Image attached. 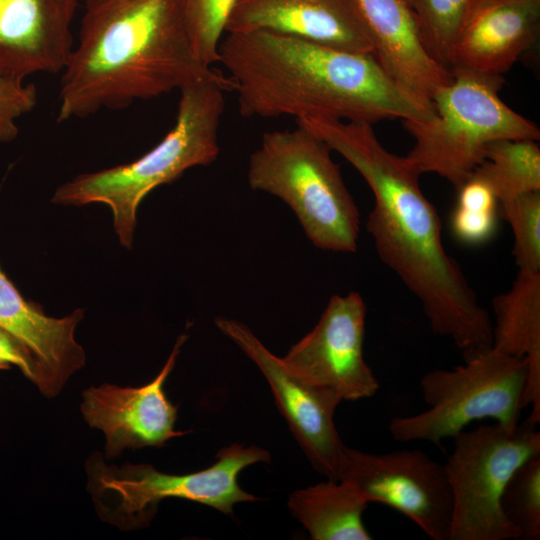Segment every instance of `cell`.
Here are the masks:
<instances>
[{
    "instance_id": "5b68a950",
    "label": "cell",
    "mask_w": 540,
    "mask_h": 540,
    "mask_svg": "<svg viewBox=\"0 0 540 540\" xmlns=\"http://www.w3.org/2000/svg\"><path fill=\"white\" fill-rule=\"evenodd\" d=\"M450 71L452 80L432 97L434 116L428 121L403 120L414 138L404 157L419 175L435 173L457 189L483 163L490 143L538 141L540 130L502 101V75L463 66Z\"/></svg>"
},
{
    "instance_id": "484cf974",
    "label": "cell",
    "mask_w": 540,
    "mask_h": 540,
    "mask_svg": "<svg viewBox=\"0 0 540 540\" xmlns=\"http://www.w3.org/2000/svg\"><path fill=\"white\" fill-rule=\"evenodd\" d=\"M499 214L511 227L518 269L540 271V191L499 203Z\"/></svg>"
},
{
    "instance_id": "4316f807",
    "label": "cell",
    "mask_w": 540,
    "mask_h": 540,
    "mask_svg": "<svg viewBox=\"0 0 540 540\" xmlns=\"http://www.w3.org/2000/svg\"><path fill=\"white\" fill-rule=\"evenodd\" d=\"M37 98L33 83L0 77V144L17 137V120L34 109Z\"/></svg>"
},
{
    "instance_id": "f1b7e54d",
    "label": "cell",
    "mask_w": 540,
    "mask_h": 540,
    "mask_svg": "<svg viewBox=\"0 0 540 540\" xmlns=\"http://www.w3.org/2000/svg\"><path fill=\"white\" fill-rule=\"evenodd\" d=\"M11 366L3 361L0 360V370H7L10 369Z\"/></svg>"
},
{
    "instance_id": "44dd1931",
    "label": "cell",
    "mask_w": 540,
    "mask_h": 540,
    "mask_svg": "<svg viewBox=\"0 0 540 540\" xmlns=\"http://www.w3.org/2000/svg\"><path fill=\"white\" fill-rule=\"evenodd\" d=\"M492 187L498 202L540 191V147L536 140L503 139L487 146L475 169Z\"/></svg>"
},
{
    "instance_id": "2e32d148",
    "label": "cell",
    "mask_w": 540,
    "mask_h": 540,
    "mask_svg": "<svg viewBox=\"0 0 540 540\" xmlns=\"http://www.w3.org/2000/svg\"><path fill=\"white\" fill-rule=\"evenodd\" d=\"M540 3L471 0L455 41L450 68L502 75L536 42Z\"/></svg>"
},
{
    "instance_id": "5bb4252c",
    "label": "cell",
    "mask_w": 540,
    "mask_h": 540,
    "mask_svg": "<svg viewBox=\"0 0 540 540\" xmlns=\"http://www.w3.org/2000/svg\"><path fill=\"white\" fill-rule=\"evenodd\" d=\"M79 0H0V77L62 72L74 48Z\"/></svg>"
},
{
    "instance_id": "7402d4cb",
    "label": "cell",
    "mask_w": 540,
    "mask_h": 540,
    "mask_svg": "<svg viewBox=\"0 0 540 540\" xmlns=\"http://www.w3.org/2000/svg\"><path fill=\"white\" fill-rule=\"evenodd\" d=\"M457 190L450 216V229L459 242L477 246L491 240L497 231L499 202L490 184L475 171Z\"/></svg>"
},
{
    "instance_id": "ba28073f",
    "label": "cell",
    "mask_w": 540,
    "mask_h": 540,
    "mask_svg": "<svg viewBox=\"0 0 540 540\" xmlns=\"http://www.w3.org/2000/svg\"><path fill=\"white\" fill-rule=\"evenodd\" d=\"M538 424L481 425L453 437L444 463L453 497L448 540H519L504 517L500 500L514 471L540 456Z\"/></svg>"
},
{
    "instance_id": "9a60e30c",
    "label": "cell",
    "mask_w": 540,
    "mask_h": 540,
    "mask_svg": "<svg viewBox=\"0 0 540 540\" xmlns=\"http://www.w3.org/2000/svg\"><path fill=\"white\" fill-rule=\"evenodd\" d=\"M270 31L356 53H372L355 0H237L225 33Z\"/></svg>"
},
{
    "instance_id": "f546056e",
    "label": "cell",
    "mask_w": 540,
    "mask_h": 540,
    "mask_svg": "<svg viewBox=\"0 0 540 540\" xmlns=\"http://www.w3.org/2000/svg\"><path fill=\"white\" fill-rule=\"evenodd\" d=\"M520 1H526V2H537V3H540V0H520Z\"/></svg>"
},
{
    "instance_id": "3957f363",
    "label": "cell",
    "mask_w": 540,
    "mask_h": 540,
    "mask_svg": "<svg viewBox=\"0 0 540 540\" xmlns=\"http://www.w3.org/2000/svg\"><path fill=\"white\" fill-rule=\"evenodd\" d=\"M61 74L58 122L222 75L195 56L179 0H86Z\"/></svg>"
},
{
    "instance_id": "ac0fdd59",
    "label": "cell",
    "mask_w": 540,
    "mask_h": 540,
    "mask_svg": "<svg viewBox=\"0 0 540 540\" xmlns=\"http://www.w3.org/2000/svg\"><path fill=\"white\" fill-rule=\"evenodd\" d=\"M355 1L382 68L404 89L432 104L433 95L452 80V73L425 50L406 0Z\"/></svg>"
},
{
    "instance_id": "277c9868",
    "label": "cell",
    "mask_w": 540,
    "mask_h": 540,
    "mask_svg": "<svg viewBox=\"0 0 540 540\" xmlns=\"http://www.w3.org/2000/svg\"><path fill=\"white\" fill-rule=\"evenodd\" d=\"M230 91L232 83L223 74L181 88L174 126L156 146L130 163L80 174L63 183L55 190L52 203L107 205L120 244L130 249L137 210L144 198L186 170L208 166L218 158L225 93Z\"/></svg>"
},
{
    "instance_id": "7c38bea8",
    "label": "cell",
    "mask_w": 540,
    "mask_h": 540,
    "mask_svg": "<svg viewBox=\"0 0 540 540\" xmlns=\"http://www.w3.org/2000/svg\"><path fill=\"white\" fill-rule=\"evenodd\" d=\"M215 325L264 375L278 410L313 468L327 479L340 480L345 445L334 413L341 401L296 377L244 323L218 317Z\"/></svg>"
},
{
    "instance_id": "4fadbf2b",
    "label": "cell",
    "mask_w": 540,
    "mask_h": 540,
    "mask_svg": "<svg viewBox=\"0 0 540 540\" xmlns=\"http://www.w3.org/2000/svg\"><path fill=\"white\" fill-rule=\"evenodd\" d=\"M186 340V334L178 337L161 371L144 386L102 384L83 391V417L104 433L108 459L119 457L125 449L163 447L171 438L187 433L174 429L177 407L163 389Z\"/></svg>"
},
{
    "instance_id": "d4e9b609",
    "label": "cell",
    "mask_w": 540,
    "mask_h": 540,
    "mask_svg": "<svg viewBox=\"0 0 540 540\" xmlns=\"http://www.w3.org/2000/svg\"><path fill=\"white\" fill-rule=\"evenodd\" d=\"M193 52L206 66L218 62V48L237 0H179Z\"/></svg>"
},
{
    "instance_id": "7a4b0ae2",
    "label": "cell",
    "mask_w": 540,
    "mask_h": 540,
    "mask_svg": "<svg viewBox=\"0 0 540 540\" xmlns=\"http://www.w3.org/2000/svg\"><path fill=\"white\" fill-rule=\"evenodd\" d=\"M218 48L245 118L428 121L433 105L396 83L372 53L270 31L225 33Z\"/></svg>"
},
{
    "instance_id": "e0dca14e",
    "label": "cell",
    "mask_w": 540,
    "mask_h": 540,
    "mask_svg": "<svg viewBox=\"0 0 540 540\" xmlns=\"http://www.w3.org/2000/svg\"><path fill=\"white\" fill-rule=\"evenodd\" d=\"M84 317L76 309L62 318L46 315L26 300L0 267V327L17 338L31 353L38 369L39 391L54 397L68 379L86 363L75 330Z\"/></svg>"
},
{
    "instance_id": "d6986e66",
    "label": "cell",
    "mask_w": 540,
    "mask_h": 540,
    "mask_svg": "<svg viewBox=\"0 0 540 540\" xmlns=\"http://www.w3.org/2000/svg\"><path fill=\"white\" fill-rule=\"evenodd\" d=\"M492 348L527 360L521 407L540 423V271L518 269L512 287L492 299Z\"/></svg>"
},
{
    "instance_id": "8fae6325",
    "label": "cell",
    "mask_w": 540,
    "mask_h": 540,
    "mask_svg": "<svg viewBox=\"0 0 540 540\" xmlns=\"http://www.w3.org/2000/svg\"><path fill=\"white\" fill-rule=\"evenodd\" d=\"M366 313L358 292L333 295L313 329L281 357L283 363L304 383L340 401L372 397L379 382L363 354Z\"/></svg>"
},
{
    "instance_id": "cb8c5ba5",
    "label": "cell",
    "mask_w": 540,
    "mask_h": 540,
    "mask_svg": "<svg viewBox=\"0 0 540 540\" xmlns=\"http://www.w3.org/2000/svg\"><path fill=\"white\" fill-rule=\"evenodd\" d=\"M500 506L519 540L540 539V456L519 466L508 480Z\"/></svg>"
},
{
    "instance_id": "9c48e42d",
    "label": "cell",
    "mask_w": 540,
    "mask_h": 540,
    "mask_svg": "<svg viewBox=\"0 0 540 540\" xmlns=\"http://www.w3.org/2000/svg\"><path fill=\"white\" fill-rule=\"evenodd\" d=\"M216 459L208 468L184 475L162 473L149 464L116 467L93 459L90 482L94 493H108L100 496H109L115 504L111 514L117 522L130 525L149 521L165 498L194 501L228 515L239 502L259 500L244 491L237 480L247 466L269 462L267 450L233 443L220 449Z\"/></svg>"
},
{
    "instance_id": "83f0119b",
    "label": "cell",
    "mask_w": 540,
    "mask_h": 540,
    "mask_svg": "<svg viewBox=\"0 0 540 540\" xmlns=\"http://www.w3.org/2000/svg\"><path fill=\"white\" fill-rule=\"evenodd\" d=\"M0 360L17 366L36 386L38 369L34 358L27 348L13 335L0 327Z\"/></svg>"
},
{
    "instance_id": "ffe728a7",
    "label": "cell",
    "mask_w": 540,
    "mask_h": 540,
    "mask_svg": "<svg viewBox=\"0 0 540 540\" xmlns=\"http://www.w3.org/2000/svg\"><path fill=\"white\" fill-rule=\"evenodd\" d=\"M349 481L332 480L295 490L288 499L291 514L314 540H370L363 523L368 506Z\"/></svg>"
},
{
    "instance_id": "6da1fadb",
    "label": "cell",
    "mask_w": 540,
    "mask_h": 540,
    "mask_svg": "<svg viewBox=\"0 0 540 540\" xmlns=\"http://www.w3.org/2000/svg\"><path fill=\"white\" fill-rule=\"evenodd\" d=\"M297 125L345 158L370 187L366 229L377 255L418 299L433 333L462 355L492 347V318L446 251L438 213L406 158L388 151L366 122L307 117Z\"/></svg>"
},
{
    "instance_id": "30bf717a",
    "label": "cell",
    "mask_w": 540,
    "mask_h": 540,
    "mask_svg": "<svg viewBox=\"0 0 540 540\" xmlns=\"http://www.w3.org/2000/svg\"><path fill=\"white\" fill-rule=\"evenodd\" d=\"M340 480L364 499L389 506L429 538L448 540L453 497L444 464L418 449L369 453L345 446Z\"/></svg>"
},
{
    "instance_id": "8992f818",
    "label": "cell",
    "mask_w": 540,
    "mask_h": 540,
    "mask_svg": "<svg viewBox=\"0 0 540 540\" xmlns=\"http://www.w3.org/2000/svg\"><path fill=\"white\" fill-rule=\"evenodd\" d=\"M331 152L323 140L299 125L266 132L250 155L247 180L253 190L287 204L315 247L353 253L360 212Z\"/></svg>"
},
{
    "instance_id": "52a82bcc",
    "label": "cell",
    "mask_w": 540,
    "mask_h": 540,
    "mask_svg": "<svg viewBox=\"0 0 540 540\" xmlns=\"http://www.w3.org/2000/svg\"><path fill=\"white\" fill-rule=\"evenodd\" d=\"M463 358L456 367L431 370L422 376L420 388L427 409L391 419L388 428L396 441L439 444L473 421L492 419L507 427L520 422L527 360L492 347Z\"/></svg>"
},
{
    "instance_id": "603a6c76",
    "label": "cell",
    "mask_w": 540,
    "mask_h": 540,
    "mask_svg": "<svg viewBox=\"0 0 540 540\" xmlns=\"http://www.w3.org/2000/svg\"><path fill=\"white\" fill-rule=\"evenodd\" d=\"M471 0H406L427 53L450 70L452 50Z\"/></svg>"
}]
</instances>
